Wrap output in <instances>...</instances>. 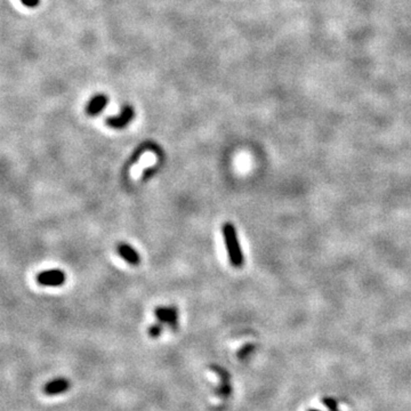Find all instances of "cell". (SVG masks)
Segmentation results:
<instances>
[{
	"instance_id": "obj_5",
	"label": "cell",
	"mask_w": 411,
	"mask_h": 411,
	"mask_svg": "<svg viewBox=\"0 0 411 411\" xmlns=\"http://www.w3.org/2000/svg\"><path fill=\"white\" fill-rule=\"evenodd\" d=\"M210 369L214 370L220 378V386L218 389H216L217 395L222 397V399H227V397L231 396L232 386L231 383H230V373L227 372L225 369L222 368V367L217 366V364H212Z\"/></svg>"
},
{
	"instance_id": "obj_6",
	"label": "cell",
	"mask_w": 411,
	"mask_h": 411,
	"mask_svg": "<svg viewBox=\"0 0 411 411\" xmlns=\"http://www.w3.org/2000/svg\"><path fill=\"white\" fill-rule=\"evenodd\" d=\"M116 252L119 257L128 263L132 266H138L141 264V255L139 253L133 248L132 246L126 242H120L116 247Z\"/></svg>"
},
{
	"instance_id": "obj_10",
	"label": "cell",
	"mask_w": 411,
	"mask_h": 411,
	"mask_svg": "<svg viewBox=\"0 0 411 411\" xmlns=\"http://www.w3.org/2000/svg\"><path fill=\"white\" fill-rule=\"evenodd\" d=\"M21 2L24 6H26V7L30 8H33L39 5V0H21Z\"/></svg>"
},
{
	"instance_id": "obj_1",
	"label": "cell",
	"mask_w": 411,
	"mask_h": 411,
	"mask_svg": "<svg viewBox=\"0 0 411 411\" xmlns=\"http://www.w3.org/2000/svg\"><path fill=\"white\" fill-rule=\"evenodd\" d=\"M222 233L230 263L235 269H240L245 263V259H243L242 249L235 225L232 223L226 222L222 227Z\"/></svg>"
},
{
	"instance_id": "obj_2",
	"label": "cell",
	"mask_w": 411,
	"mask_h": 411,
	"mask_svg": "<svg viewBox=\"0 0 411 411\" xmlns=\"http://www.w3.org/2000/svg\"><path fill=\"white\" fill-rule=\"evenodd\" d=\"M36 281L43 287H61L66 281V274L59 269L45 270L37 274Z\"/></svg>"
},
{
	"instance_id": "obj_7",
	"label": "cell",
	"mask_w": 411,
	"mask_h": 411,
	"mask_svg": "<svg viewBox=\"0 0 411 411\" xmlns=\"http://www.w3.org/2000/svg\"><path fill=\"white\" fill-rule=\"evenodd\" d=\"M70 382L65 378H58L51 380L43 387V393L47 395H58V394L64 393L70 389Z\"/></svg>"
},
{
	"instance_id": "obj_8",
	"label": "cell",
	"mask_w": 411,
	"mask_h": 411,
	"mask_svg": "<svg viewBox=\"0 0 411 411\" xmlns=\"http://www.w3.org/2000/svg\"><path fill=\"white\" fill-rule=\"evenodd\" d=\"M109 99L105 95H96L90 99L86 108V113L90 117H95L101 113L108 104Z\"/></svg>"
},
{
	"instance_id": "obj_4",
	"label": "cell",
	"mask_w": 411,
	"mask_h": 411,
	"mask_svg": "<svg viewBox=\"0 0 411 411\" xmlns=\"http://www.w3.org/2000/svg\"><path fill=\"white\" fill-rule=\"evenodd\" d=\"M134 118H135V111H134V108L130 105H126L122 108L120 115L106 118L105 123H106V126L110 127V128L123 129L125 127L128 126L129 123L133 121Z\"/></svg>"
},
{
	"instance_id": "obj_3",
	"label": "cell",
	"mask_w": 411,
	"mask_h": 411,
	"mask_svg": "<svg viewBox=\"0 0 411 411\" xmlns=\"http://www.w3.org/2000/svg\"><path fill=\"white\" fill-rule=\"evenodd\" d=\"M159 322L170 327L172 330H176L178 327V311L175 306H158L153 311Z\"/></svg>"
},
{
	"instance_id": "obj_9",
	"label": "cell",
	"mask_w": 411,
	"mask_h": 411,
	"mask_svg": "<svg viewBox=\"0 0 411 411\" xmlns=\"http://www.w3.org/2000/svg\"><path fill=\"white\" fill-rule=\"evenodd\" d=\"M162 330H163V323H161V322L153 323L152 326L149 327L148 335L150 337H152V338H158V337L161 335Z\"/></svg>"
}]
</instances>
